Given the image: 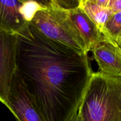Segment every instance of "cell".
<instances>
[{"instance_id":"1","label":"cell","mask_w":121,"mask_h":121,"mask_svg":"<svg viewBox=\"0 0 121 121\" xmlns=\"http://www.w3.org/2000/svg\"><path fill=\"white\" fill-rule=\"evenodd\" d=\"M17 70L45 121H71L92 72L87 54L51 40L28 22L17 34Z\"/></svg>"},{"instance_id":"2","label":"cell","mask_w":121,"mask_h":121,"mask_svg":"<svg viewBox=\"0 0 121 121\" xmlns=\"http://www.w3.org/2000/svg\"><path fill=\"white\" fill-rule=\"evenodd\" d=\"M78 111L83 121H121V78L93 73Z\"/></svg>"},{"instance_id":"3","label":"cell","mask_w":121,"mask_h":121,"mask_svg":"<svg viewBox=\"0 0 121 121\" xmlns=\"http://www.w3.org/2000/svg\"><path fill=\"white\" fill-rule=\"evenodd\" d=\"M30 23L46 37L87 54L85 43L66 13L57 0L43 1V6L36 12Z\"/></svg>"},{"instance_id":"4","label":"cell","mask_w":121,"mask_h":121,"mask_svg":"<svg viewBox=\"0 0 121 121\" xmlns=\"http://www.w3.org/2000/svg\"><path fill=\"white\" fill-rule=\"evenodd\" d=\"M17 35L0 29V102L8 108L12 80L17 72Z\"/></svg>"},{"instance_id":"5","label":"cell","mask_w":121,"mask_h":121,"mask_svg":"<svg viewBox=\"0 0 121 121\" xmlns=\"http://www.w3.org/2000/svg\"><path fill=\"white\" fill-rule=\"evenodd\" d=\"M8 109L18 121H45L19 72L12 80Z\"/></svg>"},{"instance_id":"6","label":"cell","mask_w":121,"mask_h":121,"mask_svg":"<svg viewBox=\"0 0 121 121\" xmlns=\"http://www.w3.org/2000/svg\"><path fill=\"white\" fill-rule=\"evenodd\" d=\"M91 52L99 67V72L121 78V49L115 41L103 35Z\"/></svg>"},{"instance_id":"7","label":"cell","mask_w":121,"mask_h":121,"mask_svg":"<svg viewBox=\"0 0 121 121\" xmlns=\"http://www.w3.org/2000/svg\"><path fill=\"white\" fill-rule=\"evenodd\" d=\"M66 11L69 17L80 34L87 52H91L93 47L103 35L92 20L78 6L75 8H66Z\"/></svg>"},{"instance_id":"8","label":"cell","mask_w":121,"mask_h":121,"mask_svg":"<svg viewBox=\"0 0 121 121\" xmlns=\"http://www.w3.org/2000/svg\"><path fill=\"white\" fill-rule=\"evenodd\" d=\"M23 0L0 1V29L17 35L28 22L21 14Z\"/></svg>"},{"instance_id":"9","label":"cell","mask_w":121,"mask_h":121,"mask_svg":"<svg viewBox=\"0 0 121 121\" xmlns=\"http://www.w3.org/2000/svg\"><path fill=\"white\" fill-rule=\"evenodd\" d=\"M78 7L84 11L103 34L104 27L113 13L109 8L97 4L95 0H79Z\"/></svg>"},{"instance_id":"10","label":"cell","mask_w":121,"mask_h":121,"mask_svg":"<svg viewBox=\"0 0 121 121\" xmlns=\"http://www.w3.org/2000/svg\"><path fill=\"white\" fill-rule=\"evenodd\" d=\"M103 35L117 43L121 37V11L112 15L104 27Z\"/></svg>"},{"instance_id":"11","label":"cell","mask_w":121,"mask_h":121,"mask_svg":"<svg viewBox=\"0 0 121 121\" xmlns=\"http://www.w3.org/2000/svg\"><path fill=\"white\" fill-rule=\"evenodd\" d=\"M43 6V1H24L21 7V14L27 22H30L37 11Z\"/></svg>"},{"instance_id":"12","label":"cell","mask_w":121,"mask_h":121,"mask_svg":"<svg viewBox=\"0 0 121 121\" xmlns=\"http://www.w3.org/2000/svg\"><path fill=\"white\" fill-rule=\"evenodd\" d=\"M108 8L113 13L121 11V0H109Z\"/></svg>"},{"instance_id":"13","label":"cell","mask_w":121,"mask_h":121,"mask_svg":"<svg viewBox=\"0 0 121 121\" xmlns=\"http://www.w3.org/2000/svg\"><path fill=\"white\" fill-rule=\"evenodd\" d=\"M71 121H83V119H82L81 115V113L79 111H78L77 114L74 116L73 118L72 119V120Z\"/></svg>"},{"instance_id":"14","label":"cell","mask_w":121,"mask_h":121,"mask_svg":"<svg viewBox=\"0 0 121 121\" xmlns=\"http://www.w3.org/2000/svg\"><path fill=\"white\" fill-rule=\"evenodd\" d=\"M116 43L119 45V46L120 48H121V37H120V39H119L118 41H117V43Z\"/></svg>"}]
</instances>
